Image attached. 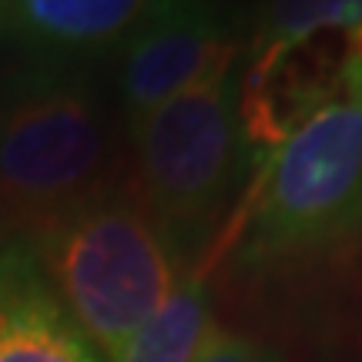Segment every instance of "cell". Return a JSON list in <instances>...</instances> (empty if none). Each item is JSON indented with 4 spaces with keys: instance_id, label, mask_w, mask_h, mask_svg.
Here are the masks:
<instances>
[{
    "instance_id": "ba28073f",
    "label": "cell",
    "mask_w": 362,
    "mask_h": 362,
    "mask_svg": "<svg viewBox=\"0 0 362 362\" xmlns=\"http://www.w3.org/2000/svg\"><path fill=\"white\" fill-rule=\"evenodd\" d=\"M161 0H4L24 40L64 54L104 51L128 40Z\"/></svg>"
},
{
    "instance_id": "3957f363",
    "label": "cell",
    "mask_w": 362,
    "mask_h": 362,
    "mask_svg": "<svg viewBox=\"0 0 362 362\" xmlns=\"http://www.w3.org/2000/svg\"><path fill=\"white\" fill-rule=\"evenodd\" d=\"M111 131L88 81L40 74L0 101V215L51 221L98 198Z\"/></svg>"
},
{
    "instance_id": "8992f818",
    "label": "cell",
    "mask_w": 362,
    "mask_h": 362,
    "mask_svg": "<svg viewBox=\"0 0 362 362\" xmlns=\"http://www.w3.org/2000/svg\"><path fill=\"white\" fill-rule=\"evenodd\" d=\"M232 54H238L235 40L211 0H161L124 40L121 98L128 124L198 84Z\"/></svg>"
},
{
    "instance_id": "7a4b0ae2",
    "label": "cell",
    "mask_w": 362,
    "mask_h": 362,
    "mask_svg": "<svg viewBox=\"0 0 362 362\" xmlns=\"http://www.w3.org/2000/svg\"><path fill=\"white\" fill-rule=\"evenodd\" d=\"M362 221V84L265 151L248 259L309 255Z\"/></svg>"
},
{
    "instance_id": "6da1fadb",
    "label": "cell",
    "mask_w": 362,
    "mask_h": 362,
    "mask_svg": "<svg viewBox=\"0 0 362 362\" xmlns=\"http://www.w3.org/2000/svg\"><path fill=\"white\" fill-rule=\"evenodd\" d=\"M40 265L54 298L107 362L181 279L165 228L138 198L121 194H98L51 221L40 238Z\"/></svg>"
},
{
    "instance_id": "9c48e42d",
    "label": "cell",
    "mask_w": 362,
    "mask_h": 362,
    "mask_svg": "<svg viewBox=\"0 0 362 362\" xmlns=\"http://www.w3.org/2000/svg\"><path fill=\"white\" fill-rule=\"evenodd\" d=\"M211 296L202 275L178 279L168 302L124 342L111 362H194L215 332Z\"/></svg>"
},
{
    "instance_id": "52a82bcc",
    "label": "cell",
    "mask_w": 362,
    "mask_h": 362,
    "mask_svg": "<svg viewBox=\"0 0 362 362\" xmlns=\"http://www.w3.org/2000/svg\"><path fill=\"white\" fill-rule=\"evenodd\" d=\"M0 362H101L21 252L0 255Z\"/></svg>"
},
{
    "instance_id": "30bf717a",
    "label": "cell",
    "mask_w": 362,
    "mask_h": 362,
    "mask_svg": "<svg viewBox=\"0 0 362 362\" xmlns=\"http://www.w3.org/2000/svg\"><path fill=\"white\" fill-rule=\"evenodd\" d=\"M194 362H275V359L265 349H259L252 339L228 332V329H215Z\"/></svg>"
},
{
    "instance_id": "5b68a950",
    "label": "cell",
    "mask_w": 362,
    "mask_h": 362,
    "mask_svg": "<svg viewBox=\"0 0 362 362\" xmlns=\"http://www.w3.org/2000/svg\"><path fill=\"white\" fill-rule=\"evenodd\" d=\"M235 61L238 54L225 57L198 84L131 121L138 202L168 238L205 225L242 165Z\"/></svg>"
},
{
    "instance_id": "277c9868",
    "label": "cell",
    "mask_w": 362,
    "mask_h": 362,
    "mask_svg": "<svg viewBox=\"0 0 362 362\" xmlns=\"http://www.w3.org/2000/svg\"><path fill=\"white\" fill-rule=\"evenodd\" d=\"M238 84L245 141L275 148L362 84V0H265Z\"/></svg>"
}]
</instances>
